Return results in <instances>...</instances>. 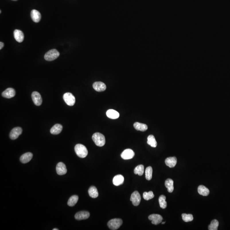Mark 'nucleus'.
Wrapping results in <instances>:
<instances>
[{
	"label": "nucleus",
	"mask_w": 230,
	"mask_h": 230,
	"mask_svg": "<svg viewBox=\"0 0 230 230\" xmlns=\"http://www.w3.org/2000/svg\"><path fill=\"white\" fill-rule=\"evenodd\" d=\"M182 217L183 221L185 222H191L194 219L193 216L191 214H182Z\"/></svg>",
	"instance_id": "obj_32"
},
{
	"label": "nucleus",
	"mask_w": 230,
	"mask_h": 230,
	"mask_svg": "<svg viewBox=\"0 0 230 230\" xmlns=\"http://www.w3.org/2000/svg\"><path fill=\"white\" fill-rule=\"evenodd\" d=\"M63 99L67 105L73 106L75 102V97L71 93H67L63 95Z\"/></svg>",
	"instance_id": "obj_5"
},
{
	"label": "nucleus",
	"mask_w": 230,
	"mask_h": 230,
	"mask_svg": "<svg viewBox=\"0 0 230 230\" xmlns=\"http://www.w3.org/2000/svg\"><path fill=\"white\" fill-rule=\"evenodd\" d=\"M56 172L59 175H63L67 173V169L65 165L63 162H59L56 167Z\"/></svg>",
	"instance_id": "obj_10"
},
{
	"label": "nucleus",
	"mask_w": 230,
	"mask_h": 230,
	"mask_svg": "<svg viewBox=\"0 0 230 230\" xmlns=\"http://www.w3.org/2000/svg\"><path fill=\"white\" fill-rule=\"evenodd\" d=\"M15 93V91L14 89L12 88H8L3 92L2 95L4 98L10 99L14 97Z\"/></svg>",
	"instance_id": "obj_12"
},
{
	"label": "nucleus",
	"mask_w": 230,
	"mask_h": 230,
	"mask_svg": "<svg viewBox=\"0 0 230 230\" xmlns=\"http://www.w3.org/2000/svg\"><path fill=\"white\" fill-rule=\"evenodd\" d=\"M13 1H17V0H13Z\"/></svg>",
	"instance_id": "obj_38"
},
{
	"label": "nucleus",
	"mask_w": 230,
	"mask_h": 230,
	"mask_svg": "<svg viewBox=\"0 0 230 230\" xmlns=\"http://www.w3.org/2000/svg\"><path fill=\"white\" fill-rule=\"evenodd\" d=\"M90 216L89 212L87 211H81L78 212L75 215V219L78 220H83L88 218Z\"/></svg>",
	"instance_id": "obj_13"
},
{
	"label": "nucleus",
	"mask_w": 230,
	"mask_h": 230,
	"mask_svg": "<svg viewBox=\"0 0 230 230\" xmlns=\"http://www.w3.org/2000/svg\"><path fill=\"white\" fill-rule=\"evenodd\" d=\"M32 98L33 102L36 106H40L42 103V96L39 93L35 91L32 93Z\"/></svg>",
	"instance_id": "obj_8"
},
{
	"label": "nucleus",
	"mask_w": 230,
	"mask_h": 230,
	"mask_svg": "<svg viewBox=\"0 0 230 230\" xmlns=\"http://www.w3.org/2000/svg\"><path fill=\"white\" fill-rule=\"evenodd\" d=\"M31 17L33 22L38 23L41 19V14L36 9H33L31 12Z\"/></svg>",
	"instance_id": "obj_16"
},
{
	"label": "nucleus",
	"mask_w": 230,
	"mask_h": 230,
	"mask_svg": "<svg viewBox=\"0 0 230 230\" xmlns=\"http://www.w3.org/2000/svg\"><path fill=\"white\" fill-rule=\"evenodd\" d=\"M198 192L200 195L203 196H207L210 193L208 189L202 185H201L198 187Z\"/></svg>",
	"instance_id": "obj_23"
},
{
	"label": "nucleus",
	"mask_w": 230,
	"mask_h": 230,
	"mask_svg": "<svg viewBox=\"0 0 230 230\" xmlns=\"http://www.w3.org/2000/svg\"><path fill=\"white\" fill-rule=\"evenodd\" d=\"M3 46H4V44L2 42H0V50H1Z\"/></svg>",
	"instance_id": "obj_34"
},
{
	"label": "nucleus",
	"mask_w": 230,
	"mask_h": 230,
	"mask_svg": "<svg viewBox=\"0 0 230 230\" xmlns=\"http://www.w3.org/2000/svg\"><path fill=\"white\" fill-rule=\"evenodd\" d=\"M13 34L15 39L17 42L21 43L24 41V34L22 31L19 30H15Z\"/></svg>",
	"instance_id": "obj_15"
},
{
	"label": "nucleus",
	"mask_w": 230,
	"mask_h": 230,
	"mask_svg": "<svg viewBox=\"0 0 230 230\" xmlns=\"http://www.w3.org/2000/svg\"><path fill=\"white\" fill-rule=\"evenodd\" d=\"M32 157L33 154L31 153H26L21 156L20 160L22 163L25 164L30 161L31 160L32 158Z\"/></svg>",
	"instance_id": "obj_17"
},
{
	"label": "nucleus",
	"mask_w": 230,
	"mask_h": 230,
	"mask_svg": "<svg viewBox=\"0 0 230 230\" xmlns=\"http://www.w3.org/2000/svg\"><path fill=\"white\" fill-rule=\"evenodd\" d=\"M141 197L139 193L137 191L133 192L131 195L130 201L135 206H138L141 202Z\"/></svg>",
	"instance_id": "obj_6"
},
{
	"label": "nucleus",
	"mask_w": 230,
	"mask_h": 230,
	"mask_svg": "<svg viewBox=\"0 0 230 230\" xmlns=\"http://www.w3.org/2000/svg\"><path fill=\"white\" fill-rule=\"evenodd\" d=\"M0 13H1V10L0 11Z\"/></svg>",
	"instance_id": "obj_37"
},
{
	"label": "nucleus",
	"mask_w": 230,
	"mask_h": 230,
	"mask_svg": "<svg viewBox=\"0 0 230 230\" xmlns=\"http://www.w3.org/2000/svg\"><path fill=\"white\" fill-rule=\"evenodd\" d=\"M135 155L134 151L131 149H127L124 150L122 154L121 157L124 159L128 160L132 159Z\"/></svg>",
	"instance_id": "obj_11"
},
{
	"label": "nucleus",
	"mask_w": 230,
	"mask_h": 230,
	"mask_svg": "<svg viewBox=\"0 0 230 230\" xmlns=\"http://www.w3.org/2000/svg\"><path fill=\"white\" fill-rule=\"evenodd\" d=\"M124 182V177L122 175H117L114 177L113 179V184L116 186H119L122 185Z\"/></svg>",
	"instance_id": "obj_19"
},
{
	"label": "nucleus",
	"mask_w": 230,
	"mask_h": 230,
	"mask_svg": "<svg viewBox=\"0 0 230 230\" xmlns=\"http://www.w3.org/2000/svg\"><path fill=\"white\" fill-rule=\"evenodd\" d=\"M22 129L20 127H16L12 129L9 134V137L12 140L17 139L22 132Z\"/></svg>",
	"instance_id": "obj_7"
},
{
	"label": "nucleus",
	"mask_w": 230,
	"mask_h": 230,
	"mask_svg": "<svg viewBox=\"0 0 230 230\" xmlns=\"http://www.w3.org/2000/svg\"><path fill=\"white\" fill-rule=\"evenodd\" d=\"M149 220L152 221V223L155 225H157L160 223L163 220V218L160 215L157 214H153L148 217Z\"/></svg>",
	"instance_id": "obj_9"
},
{
	"label": "nucleus",
	"mask_w": 230,
	"mask_h": 230,
	"mask_svg": "<svg viewBox=\"0 0 230 230\" xmlns=\"http://www.w3.org/2000/svg\"><path fill=\"white\" fill-rule=\"evenodd\" d=\"M165 222H162V223H162V224H165Z\"/></svg>",
	"instance_id": "obj_35"
},
{
	"label": "nucleus",
	"mask_w": 230,
	"mask_h": 230,
	"mask_svg": "<svg viewBox=\"0 0 230 230\" xmlns=\"http://www.w3.org/2000/svg\"><path fill=\"white\" fill-rule=\"evenodd\" d=\"M93 86L94 89L98 92L104 91L106 89V86L105 84L101 81L95 82L93 84Z\"/></svg>",
	"instance_id": "obj_14"
},
{
	"label": "nucleus",
	"mask_w": 230,
	"mask_h": 230,
	"mask_svg": "<svg viewBox=\"0 0 230 230\" xmlns=\"http://www.w3.org/2000/svg\"><path fill=\"white\" fill-rule=\"evenodd\" d=\"M143 196L145 200L147 201L154 198V195L152 191H150L149 192H144Z\"/></svg>",
	"instance_id": "obj_33"
},
{
	"label": "nucleus",
	"mask_w": 230,
	"mask_h": 230,
	"mask_svg": "<svg viewBox=\"0 0 230 230\" xmlns=\"http://www.w3.org/2000/svg\"><path fill=\"white\" fill-rule=\"evenodd\" d=\"M219 222L216 219H214L211 221L210 225L208 226V230H217L219 226Z\"/></svg>",
	"instance_id": "obj_31"
},
{
	"label": "nucleus",
	"mask_w": 230,
	"mask_h": 230,
	"mask_svg": "<svg viewBox=\"0 0 230 230\" xmlns=\"http://www.w3.org/2000/svg\"><path fill=\"white\" fill-rule=\"evenodd\" d=\"M153 169L151 166L147 167L145 170V177L147 180H150L152 178Z\"/></svg>",
	"instance_id": "obj_30"
},
{
	"label": "nucleus",
	"mask_w": 230,
	"mask_h": 230,
	"mask_svg": "<svg viewBox=\"0 0 230 230\" xmlns=\"http://www.w3.org/2000/svg\"><path fill=\"white\" fill-rule=\"evenodd\" d=\"M106 115L108 117L111 119H116L119 117V113L113 109L108 110L106 112Z\"/></svg>",
	"instance_id": "obj_21"
},
{
	"label": "nucleus",
	"mask_w": 230,
	"mask_h": 230,
	"mask_svg": "<svg viewBox=\"0 0 230 230\" xmlns=\"http://www.w3.org/2000/svg\"><path fill=\"white\" fill-rule=\"evenodd\" d=\"M177 162V159L176 157H170L167 158L165 160L166 165L171 168L174 167Z\"/></svg>",
	"instance_id": "obj_18"
},
{
	"label": "nucleus",
	"mask_w": 230,
	"mask_h": 230,
	"mask_svg": "<svg viewBox=\"0 0 230 230\" xmlns=\"http://www.w3.org/2000/svg\"><path fill=\"white\" fill-rule=\"evenodd\" d=\"M144 172V166L143 165H140L135 167L134 170V173L135 174H138L139 175L142 176Z\"/></svg>",
	"instance_id": "obj_29"
},
{
	"label": "nucleus",
	"mask_w": 230,
	"mask_h": 230,
	"mask_svg": "<svg viewBox=\"0 0 230 230\" xmlns=\"http://www.w3.org/2000/svg\"><path fill=\"white\" fill-rule=\"evenodd\" d=\"M60 56V53L56 49H52L46 53L44 55L45 59L47 61H52L56 59Z\"/></svg>",
	"instance_id": "obj_4"
},
{
	"label": "nucleus",
	"mask_w": 230,
	"mask_h": 230,
	"mask_svg": "<svg viewBox=\"0 0 230 230\" xmlns=\"http://www.w3.org/2000/svg\"><path fill=\"white\" fill-rule=\"evenodd\" d=\"M92 139L97 146L102 147L105 145V137L100 132H95L93 134L92 136Z\"/></svg>",
	"instance_id": "obj_2"
},
{
	"label": "nucleus",
	"mask_w": 230,
	"mask_h": 230,
	"mask_svg": "<svg viewBox=\"0 0 230 230\" xmlns=\"http://www.w3.org/2000/svg\"><path fill=\"white\" fill-rule=\"evenodd\" d=\"M165 186L167 188V191L169 193H172L174 191V181L172 179H167L165 182Z\"/></svg>",
	"instance_id": "obj_25"
},
{
	"label": "nucleus",
	"mask_w": 230,
	"mask_h": 230,
	"mask_svg": "<svg viewBox=\"0 0 230 230\" xmlns=\"http://www.w3.org/2000/svg\"><path fill=\"white\" fill-rule=\"evenodd\" d=\"M166 197L165 195H161L159 197V201L160 206L162 209H165L167 206V203L166 201Z\"/></svg>",
	"instance_id": "obj_28"
},
{
	"label": "nucleus",
	"mask_w": 230,
	"mask_h": 230,
	"mask_svg": "<svg viewBox=\"0 0 230 230\" xmlns=\"http://www.w3.org/2000/svg\"><path fill=\"white\" fill-rule=\"evenodd\" d=\"M122 223V220L121 219H114L108 222V225L110 230H116L119 229Z\"/></svg>",
	"instance_id": "obj_3"
},
{
	"label": "nucleus",
	"mask_w": 230,
	"mask_h": 230,
	"mask_svg": "<svg viewBox=\"0 0 230 230\" xmlns=\"http://www.w3.org/2000/svg\"><path fill=\"white\" fill-rule=\"evenodd\" d=\"M88 194L91 198H96L99 196V193L96 187L93 186L90 187L89 189Z\"/></svg>",
	"instance_id": "obj_22"
},
{
	"label": "nucleus",
	"mask_w": 230,
	"mask_h": 230,
	"mask_svg": "<svg viewBox=\"0 0 230 230\" xmlns=\"http://www.w3.org/2000/svg\"><path fill=\"white\" fill-rule=\"evenodd\" d=\"M134 128L137 130L141 131H145L148 128V127L146 124H144L140 123L139 122H135L133 124Z\"/></svg>",
	"instance_id": "obj_24"
},
{
	"label": "nucleus",
	"mask_w": 230,
	"mask_h": 230,
	"mask_svg": "<svg viewBox=\"0 0 230 230\" xmlns=\"http://www.w3.org/2000/svg\"><path fill=\"white\" fill-rule=\"evenodd\" d=\"M59 230L58 229H56V228H55V229H53V230Z\"/></svg>",
	"instance_id": "obj_36"
},
{
	"label": "nucleus",
	"mask_w": 230,
	"mask_h": 230,
	"mask_svg": "<svg viewBox=\"0 0 230 230\" xmlns=\"http://www.w3.org/2000/svg\"><path fill=\"white\" fill-rule=\"evenodd\" d=\"M75 151L76 155L81 158H84L87 156V149L85 146L81 144H77L75 147Z\"/></svg>",
	"instance_id": "obj_1"
},
{
	"label": "nucleus",
	"mask_w": 230,
	"mask_h": 230,
	"mask_svg": "<svg viewBox=\"0 0 230 230\" xmlns=\"http://www.w3.org/2000/svg\"><path fill=\"white\" fill-rule=\"evenodd\" d=\"M147 143L153 147H156L157 145L155 137L152 135L148 136L147 137Z\"/></svg>",
	"instance_id": "obj_26"
},
{
	"label": "nucleus",
	"mask_w": 230,
	"mask_h": 230,
	"mask_svg": "<svg viewBox=\"0 0 230 230\" xmlns=\"http://www.w3.org/2000/svg\"><path fill=\"white\" fill-rule=\"evenodd\" d=\"M78 200H79V196H72L68 200L67 204L71 207L75 206L78 202Z\"/></svg>",
	"instance_id": "obj_27"
},
{
	"label": "nucleus",
	"mask_w": 230,
	"mask_h": 230,
	"mask_svg": "<svg viewBox=\"0 0 230 230\" xmlns=\"http://www.w3.org/2000/svg\"><path fill=\"white\" fill-rule=\"evenodd\" d=\"M63 129V127L61 124H57L54 125L50 130V133L53 135H58L61 133Z\"/></svg>",
	"instance_id": "obj_20"
}]
</instances>
